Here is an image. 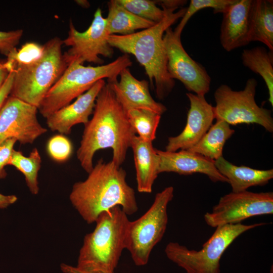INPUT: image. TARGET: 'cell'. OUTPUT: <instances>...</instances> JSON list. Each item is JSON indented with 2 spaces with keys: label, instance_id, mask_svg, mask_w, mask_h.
<instances>
[{
  "label": "cell",
  "instance_id": "6da1fadb",
  "mask_svg": "<svg viewBox=\"0 0 273 273\" xmlns=\"http://www.w3.org/2000/svg\"><path fill=\"white\" fill-rule=\"evenodd\" d=\"M135 133L113 91L106 84L96 98L92 119L84 125L76 153L81 166L88 173L93 168L96 152L111 148L112 160L120 167Z\"/></svg>",
  "mask_w": 273,
  "mask_h": 273
},
{
  "label": "cell",
  "instance_id": "7a4b0ae2",
  "mask_svg": "<svg viewBox=\"0 0 273 273\" xmlns=\"http://www.w3.org/2000/svg\"><path fill=\"white\" fill-rule=\"evenodd\" d=\"M88 174L85 180L73 185L69 195L73 207L86 223L95 222L102 213L116 206L127 215L138 210L134 191L121 166L101 159Z\"/></svg>",
  "mask_w": 273,
  "mask_h": 273
},
{
  "label": "cell",
  "instance_id": "3957f363",
  "mask_svg": "<svg viewBox=\"0 0 273 273\" xmlns=\"http://www.w3.org/2000/svg\"><path fill=\"white\" fill-rule=\"evenodd\" d=\"M165 16L154 26L132 34L110 35L108 42L126 54L133 55L144 67L157 97L163 99L173 89L174 80L167 71V59L163 41L165 31L184 15L187 8L176 10L162 7Z\"/></svg>",
  "mask_w": 273,
  "mask_h": 273
},
{
  "label": "cell",
  "instance_id": "277c9868",
  "mask_svg": "<svg viewBox=\"0 0 273 273\" xmlns=\"http://www.w3.org/2000/svg\"><path fill=\"white\" fill-rule=\"evenodd\" d=\"M119 206L102 213L94 230L84 237L80 248L78 268L89 272L115 273L122 252L126 249L129 220Z\"/></svg>",
  "mask_w": 273,
  "mask_h": 273
},
{
  "label": "cell",
  "instance_id": "5b68a950",
  "mask_svg": "<svg viewBox=\"0 0 273 273\" xmlns=\"http://www.w3.org/2000/svg\"><path fill=\"white\" fill-rule=\"evenodd\" d=\"M63 44L60 38L53 37L42 45L39 56L29 62L15 64L10 96L38 108L67 67L62 53Z\"/></svg>",
  "mask_w": 273,
  "mask_h": 273
},
{
  "label": "cell",
  "instance_id": "8992f818",
  "mask_svg": "<svg viewBox=\"0 0 273 273\" xmlns=\"http://www.w3.org/2000/svg\"><path fill=\"white\" fill-rule=\"evenodd\" d=\"M132 64L126 54L111 63L97 66L71 63L46 95L38 110L46 118L85 93L99 80L105 78L108 81L117 80L121 71Z\"/></svg>",
  "mask_w": 273,
  "mask_h": 273
},
{
  "label": "cell",
  "instance_id": "52a82bcc",
  "mask_svg": "<svg viewBox=\"0 0 273 273\" xmlns=\"http://www.w3.org/2000/svg\"><path fill=\"white\" fill-rule=\"evenodd\" d=\"M266 224H226L216 228L211 237L199 250L188 249L175 242H169L164 251L167 257L187 273H220V260L226 249L241 235Z\"/></svg>",
  "mask_w": 273,
  "mask_h": 273
},
{
  "label": "cell",
  "instance_id": "ba28073f",
  "mask_svg": "<svg viewBox=\"0 0 273 273\" xmlns=\"http://www.w3.org/2000/svg\"><path fill=\"white\" fill-rule=\"evenodd\" d=\"M174 196V189L169 186L157 193L147 211L127 228L126 249L137 266L148 262L154 247L162 240L168 223L167 207Z\"/></svg>",
  "mask_w": 273,
  "mask_h": 273
},
{
  "label": "cell",
  "instance_id": "9c48e42d",
  "mask_svg": "<svg viewBox=\"0 0 273 273\" xmlns=\"http://www.w3.org/2000/svg\"><path fill=\"white\" fill-rule=\"evenodd\" d=\"M257 81L249 78L243 90H233L221 84L214 94L216 105L213 107L214 119L224 121L230 125L256 123L270 132L273 131L271 111L260 107L255 102Z\"/></svg>",
  "mask_w": 273,
  "mask_h": 273
},
{
  "label": "cell",
  "instance_id": "30bf717a",
  "mask_svg": "<svg viewBox=\"0 0 273 273\" xmlns=\"http://www.w3.org/2000/svg\"><path fill=\"white\" fill-rule=\"evenodd\" d=\"M109 35L106 18L103 17L99 8L91 24L84 32L78 31L70 20L68 35L63 40V44L70 47L63 54L67 66L73 63L83 65L85 62L102 65L104 60L100 56L111 57L114 53L108 42Z\"/></svg>",
  "mask_w": 273,
  "mask_h": 273
},
{
  "label": "cell",
  "instance_id": "8fae6325",
  "mask_svg": "<svg viewBox=\"0 0 273 273\" xmlns=\"http://www.w3.org/2000/svg\"><path fill=\"white\" fill-rule=\"evenodd\" d=\"M273 213V193L245 191L232 192L221 197L211 212L204 216L206 223L212 227L241 223L255 216Z\"/></svg>",
  "mask_w": 273,
  "mask_h": 273
},
{
  "label": "cell",
  "instance_id": "7c38bea8",
  "mask_svg": "<svg viewBox=\"0 0 273 273\" xmlns=\"http://www.w3.org/2000/svg\"><path fill=\"white\" fill-rule=\"evenodd\" d=\"M180 38L171 27L163 35L168 72L172 79L179 80L188 91L205 96L209 91L211 78L205 68L189 55Z\"/></svg>",
  "mask_w": 273,
  "mask_h": 273
},
{
  "label": "cell",
  "instance_id": "4fadbf2b",
  "mask_svg": "<svg viewBox=\"0 0 273 273\" xmlns=\"http://www.w3.org/2000/svg\"><path fill=\"white\" fill-rule=\"evenodd\" d=\"M38 108L9 96L0 110V144L14 138L21 144H32L47 131L37 118Z\"/></svg>",
  "mask_w": 273,
  "mask_h": 273
},
{
  "label": "cell",
  "instance_id": "5bb4252c",
  "mask_svg": "<svg viewBox=\"0 0 273 273\" xmlns=\"http://www.w3.org/2000/svg\"><path fill=\"white\" fill-rule=\"evenodd\" d=\"M186 95L190 103L186 125L179 134L168 138L166 151L176 152L193 147L208 131L214 119L213 107L205 96L192 93Z\"/></svg>",
  "mask_w": 273,
  "mask_h": 273
},
{
  "label": "cell",
  "instance_id": "9a60e30c",
  "mask_svg": "<svg viewBox=\"0 0 273 273\" xmlns=\"http://www.w3.org/2000/svg\"><path fill=\"white\" fill-rule=\"evenodd\" d=\"M119 76V81H108L107 84L125 113L131 109H145L161 115L166 111L164 105L152 97L147 80L136 79L128 68L122 70Z\"/></svg>",
  "mask_w": 273,
  "mask_h": 273
},
{
  "label": "cell",
  "instance_id": "2e32d148",
  "mask_svg": "<svg viewBox=\"0 0 273 273\" xmlns=\"http://www.w3.org/2000/svg\"><path fill=\"white\" fill-rule=\"evenodd\" d=\"M158 156V173L174 172L181 175L200 173L213 182L229 183L228 179L216 168L214 161L187 150L168 152L156 149Z\"/></svg>",
  "mask_w": 273,
  "mask_h": 273
},
{
  "label": "cell",
  "instance_id": "e0dca14e",
  "mask_svg": "<svg viewBox=\"0 0 273 273\" xmlns=\"http://www.w3.org/2000/svg\"><path fill=\"white\" fill-rule=\"evenodd\" d=\"M104 79L97 81L89 89L76 99L72 103L60 109L46 118L48 127L62 134L71 133L73 126L89 121L93 113L96 98L106 84Z\"/></svg>",
  "mask_w": 273,
  "mask_h": 273
},
{
  "label": "cell",
  "instance_id": "ac0fdd59",
  "mask_svg": "<svg viewBox=\"0 0 273 273\" xmlns=\"http://www.w3.org/2000/svg\"><path fill=\"white\" fill-rule=\"evenodd\" d=\"M253 0H236L222 13L220 41L231 52L250 42L251 17Z\"/></svg>",
  "mask_w": 273,
  "mask_h": 273
},
{
  "label": "cell",
  "instance_id": "d6986e66",
  "mask_svg": "<svg viewBox=\"0 0 273 273\" xmlns=\"http://www.w3.org/2000/svg\"><path fill=\"white\" fill-rule=\"evenodd\" d=\"M131 148L133 151L138 191L151 193L158 173V156L152 142L135 135Z\"/></svg>",
  "mask_w": 273,
  "mask_h": 273
},
{
  "label": "cell",
  "instance_id": "ffe728a7",
  "mask_svg": "<svg viewBox=\"0 0 273 273\" xmlns=\"http://www.w3.org/2000/svg\"><path fill=\"white\" fill-rule=\"evenodd\" d=\"M219 172L229 180L232 192H241L253 186H262L273 178V169L259 170L245 166H236L223 156L214 161Z\"/></svg>",
  "mask_w": 273,
  "mask_h": 273
},
{
  "label": "cell",
  "instance_id": "44dd1931",
  "mask_svg": "<svg viewBox=\"0 0 273 273\" xmlns=\"http://www.w3.org/2000/svg\"><path fill=\"white\" fill-rule=\"evenodd\" d=\"M106 26L109 35H128L139 29H145L156 23L132 14L120 5L117 0L108 3Z\"/></svg>",
  "mask_w": 273,
  "mask_h": 273
},
{
  "label": "cell",
  "instance_id": "7402d4cb",
  "mask_svg": "<svg viewBox=\"0 0 273 273\" xmlns=\"http://www.w3.org/2000/svg\"><path fill=\"white\" fill-rule=\"evenodd\" d=\"M250 42L259 41L273 51V1L253 0L251 17Z\"/></svg>",
  "mask_w": 273,
  "mask_h": 273
},
{
  "label": "cell",
  "instance_id": "603a6c76",
  "mask_svg": "<svg viewBox=\"0 0 273 273\" xmlns=\"http://www.w3.org/2000/svg\"><path fill=\"white\" fill-rule=\"evenodd\" d=\"M234 133L235 130L230 127V124L224 121L217 120L201 140L187 150L215 161L222 156L224 145Z\"/></svg>",
  "mask_w": 273,
  "mask_h": 273
},
{
  "label": "cell",
  "instance_id": "cb8c5ba5",
  "mask_svg": "<svg viewBox=\"0 0 273 273\" xmlns=\"http://www.w3.org/2000/svg\"><path fill=\"white\" fill-rule=\"evenodd\" d=\"M242 64L264 80L268 89V101L273 106V51L263 47L244 49L241 54Z\"/></svg>",
  "mask_w": 273,
  "mask_h": 273
},
{
  "label": "cell",
  "instance_id": "d4e9b609",
  "mask_svg": "<svg viewBox=\"0 0 273 273\" xmlns=\"http://www.w3.org/2000/svg\"><path fill=\"white\" fill-rule=\"evenodd\" d=\"M41 163L40 155L35 148L28 156H25L21 151L14 149L8 165L13 166L24 175L30 193L37 195L39 190L37 177Z\"/></svg>",
  "mask_w": 273,
  "mask_h": 273
},
{
  "label": "cell",
  "instance_id": "484cf974",
  "mask_svg": "<svg viewBox=\"0 0 273 273\" xmlns=\"http://www.w3.org/2000/svg\"><path fill=\"white\" fill-rule=\"evenodd\" d=\"M128 121L138 136L152 142L161 119V115L148 109H134L126 113Z\"/></svg>",
  "mask_w": 273,
  "mask_h": 273
},
{
  "label": "cell",
  "instance_id": "4316f807",
  "mask_svg": "<svg viewBox=\"0 0 273 273\" xmlns=\"http://www.w3.org/2000/svg\"><path fill=\"white\" fill-rule=\"evenodd\" d=\"M127 10L143 19L157 23L165 16V11L161 9L154 1L117 0Z\"/></svg>",
  "mask_w": 273,
  "mask_h": 273
},
{
  "label": "cell",
  "instance_id": "83f0119b",
  "mask_svg": "<svg viewBox=\"0 0 273 273\" xmlns=\"http://www.w3.org/2000/svg\"><path fill=\"white\" fill-rule=\"evenodd\" d=\"M236 0H191L189 6L181 18L180 23L173 30L174 33L181 36L182 31L190 18L198 11L204 8L213 9V13H223Z\"/></svg>",
  "mask_w": 273,
  "mask_h": 273
},
{
  "label": "cell",
  "instance_id": "f1b7e54d",
  "mask_svg": "<svg viewBox=\"0 0 273 273\" xmlns=\"http://www.w3.org/2000/svg\"><path fill=\"white\" fill-rule=\"evenodd\" d=\"M47 150L52 159L62 162L70 157L73 152V146L71 141L63 134H56L48 141Z\"/></svg>",
  "mask_w": 273,
  "mask_h": 273
},
{
  "label": "cell",
  "instance_id": "f546056e",
  "mask_svg": "<svg viewBox=\"0 0 273 273\" xmlns=\"http://www.w3.org/2000/svg\"><path fill=\"white\" fill-rule=\"evenodd\" d=\"M23 33L22 29L9 31H0V53L7 57L17 50Z\"/></svg>",
  "mask_w": 273,
  "mask_h": 273
},
{
  "label": "cell",
  "instance_id": "4dcf8cb0",
  "mask_svg": "<svg viewBox=\"0 0 273 273\" xmlns=\"http://www.w3.org/2000/svg\"><path fill=\"white\" fill-rule=\"evenodd\" d=\"M16 142L15 139L10 138L0 144V179L7 175L5 167L8 165Z\"/></svg>",
  "mask_w": 273,
  "mask_h": 273
},
{
  "label": "cell",
  "instance_id": "1f68e13d",
  "mask_svg": "<svg viewBox=\"0 0 273 273\" xmlns=\"http://www.w3.org/2000/svg\"><path fill=\"white\" fill-rule=\"evenodd\" d=\"M14 76V69L10 71L7 79L0 88V110L7 99L10 96Z\"/></svg>",
  "mask_w": 273,
  "mask_h": 273
},
{
  "label": "cell",
  "instance_id": "d6a6232c",
  "mask_svg": "<svg viewBox=\"0 0 273 273\" xmlns=\"http://www.w3.org/2000/svg\"><path fill=\"white\" fill-rule=\"evenodd\" d=\"M155 2L156 4H159L162 7L175 10L184 6L187 3V1L182 0H164Z\"/></svg>",
  "mask_w": 273,
  "mask_h": 273
},
{
  "label": "cell",
  "instance_id": "836d02e7",
  "mask_svg": "<svg viewBox=\"0 0 273 273\" xmlns=\"http://www.w3.org/2000/svg\"><path fill=\"white\" fill-rule=\"evenodd\" d=\"M18 198L14 195H5L0 193V208H6L17 201Z\"/></svg>",
  "mask_w": 273,
  "mask_h": 273
},
{
  "label": "cell",
  "instance_id": "e575fe53",
  "mask_svg": "<svg viewBox=\"0 0 273 273\" xmlns=\"http://www.w3.org/2000/svg\"><path fill=\"white\" fill-rule=\"evenodd\" d=\"M60 268L64 273H101L82 270L78 268L76 266H73L64 263L61 264Z\"/></svg>",
  "mask_w": 273,
  "mask_h": 273
},
{
  "label": "cell",
  "instance_id": "d590c367",
  "mask_svg": "<svg viewBox=\"0 0 273 273\" xmlns=\"http://www.w3.org/2000/svg\"><path fill=\"white\" fill-rule=\"evenodd\" d=\"M10 72L6 65L5 61H0V88L7 79Z\"/></svg>",
  "mask_w": 273,
  "mask_h": 273
},
{
  "label": "cell",
  "instance_id": "8d00e7d4",
  "mask_svg": "<svg viewBox=\"0 0 273 273\" xmlns=\"http://www.w3.org/2000/svg\"><path fill=\"white\" fill-rule=\"evenodd\" d=\"M76 2L83 7H87L89 6L88 2L86 1H77Z\"/></svg>",
  "mask_w": 273,
  "mask_h": 273
}]
</instances>
